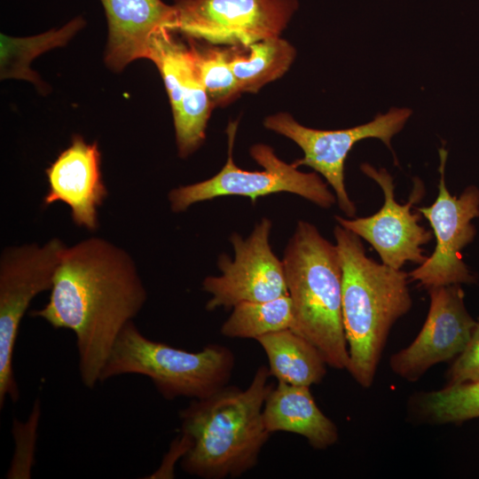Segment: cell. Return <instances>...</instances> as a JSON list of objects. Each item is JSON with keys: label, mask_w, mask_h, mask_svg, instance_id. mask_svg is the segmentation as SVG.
Masks as SVG:
<instances>
[{"label": "cell", "mask_w": 479, "mask_h": 479, "mask_svg": "<svg viewBox=\"0 0 479 479\" xmlns=\"http://www.w3.org/2000/svg\"><path fill=\"white\" fill-rule=\"evenodd\" d=\"M263 417L269 433L300 435L314 449H326L339 438L336 425L318 408L310 387L279 381L266 397Z\"/></svg>", "instance_id": "e0dca14e"}, {"label": "cell", "mask_w": 479, "mask_h": 479, "mask_svg": "<svg viewBox=\"0 0 479 479\" xmlns=\"http://www.w3.org/2000/svg\"><path fill=\"white\" fill-rule=\"evenodd\" d=\"M237 122H230L227 160L221 170L212 177L188 185L179 186L169 192L173 212H184L192 204L229 195L247 197L253 203L259 197L277 192L297 194L314 204L328 208L337 200L328 189V184L316 173L300 171L275 153L269 145L255 144L250 147L251 157L263 170H244L233 161V145Z\"/></svg>", "instance_id": "8992f818"}, {"label": "cell", "mask_w": 479, "mask_h": 479, "mask_svg": "<svg viewBox=\"0 0 479 479\" xmlns=\"http://www.w3.org/2000/svg\"><path fill=\"white\" fill-rule=\"evenodd\" d=\"M428 290L429 310L421 330L389 360L391 370L408 381H418L433 365L459 355L476 324L466 309L460 285Z\"/></svg>", "instance_id": "4fadbf2b"}, {"label": "cell", "mask_w": 479, "mask_h": 479, "mask_svg": "<svg viewBox=\"0 0 479 479\" xmlns=\"http://www.w3.org/2000/svg\"><path fill=\"white\" fill-rule=\"evenodd\" d=\"M190 45L197 73L213 106H224L234 101L242 92L231 66L232 47Z\"/></svg>", "instance_id": "603a6c76"}, {"label": "cell", "mask_w": 479, "mask_h": 479, "mask_svg": "<svg viewBox=\"0 0 479 479\" xmlns=\"http://www.w3.org/2000/svg\"><path fill=\"white\" fill-rule=\"evenodd\" d=\"M334 235L342 269L347 371L367 389L374 381L391 327L412 308L409 274L368 257L361 239L340 224Z\"/></svg>", "instance_id": "3957f363"}, {"label": "cell", "mask_w": 479, "mask_h": 479, "mask_svg": "<svg viewBox=\"0 0 479 479\" xmlns=\"http://www.w3.org/2000/svg\"><path fill=\"white\" fill-rule=\"evenodd\" d=\"M270 370L261 365L249 386H225L193 399L179 412L188 448L181 459L185 472L204 479L235 478L255 467L271 433L263 410L272 389Z\"/></svg>", "instance_id": "7a4b0ae2"}, {"label": "cell", "mask_w": 479, "mask_h": 479, "mask_svg": "<svg viewBox=\"0 0 479 479\" xmlns=\"http://www.w3.org/2000/svg\"><path fill=\"white\" fill-rule=\"evenodd\" d=\"M232 312L221 327L230 338L257 340L265 334L291 328L292 302L289 295L263 302H243L232 307Z\"/></svg>", "instance_id": "44dd1931"}, {"label": "cell", "mask_w": 479, "mask_h": 479, "mask_svg": "<svg viewBox=\"0 0 479 479\" xmlns=\"http://www.w3.org/2000/svg\"><path fill=\"white\" fill-rule=\"evenodd\" d=\"M412 114L409 108H391L371 122L342 130H318L299 123L290 114L268 115L263 126L294 141L303 157L292 162L296 168L308 166L323 176L335 192L339 208L348 217L356 216L355 203L344 183V165L354 145L365 138H378L392 151L391 139L401 131Z\"/></svg>", "instance_id": "ba28073f"}, {"label": "cell", "mask_w": 479, "mask_h": 479, "mask_svg": "<svg viewBox=\"0 0 479 479\" xmlns=\"http://www.w3.org/2000/svg\"><path fill=\"white\" fill-rule=\"evenodd\" d=\"M84 25L85 20L82 17H75L58 29H51L33 36L13 37L1 34V79L25 80L43 89V83L38 74L31 68V62L43 52L66 45Z\"/></svg>", "instance_id": "ffe728a7"}, {"label": "cell", "mask_w": 479, "mask_h": 479, "mask_svg": "<svg viewBox=\"0 0 479 479\" xmlns=\"http://www.w3.org/2000/svg\"><path fill=\"white\" fill-rule=\"evenodd\" d=\"M243 48L232 47L231 66L241 92L256 93L282 77L296 57L295 48L280 36L257 41Z\"/></svg>", "instance_id": "d6986e66"}, {"label": "cell", "mask_w": 479, "mask_h": 479, "mask_svg": "<svg viewBox=\"0 0 479 479\" xmlns=\"http://www.w3.org/2000/svg\"><path fill=\"white\" fill-rule=\"evenodd\" d=\"M48 302L30 313L75 335L82 384L93 389L123 328L139 313L146 289L131 256L99 237L66 247Z\"/></svg>", "instance_id": "6da1fadb"}, {"label": "cell", "mask_w": 479, "mask_h": 479, "mask_svg": "<svg viewBox=\"0 0 479 479\" xmlns=\"http://www.w3.org/2000/svg\"><path fill=\"white\" fill-rule=\"evenodd\" d=\"M176 32L213 45L246 49L280 36L298 0H174Z\"/></svg>", "instance_id": "9c48e42d"}, {"label": "cell", "mask_w": 479, "mask_h": 479, "mask_svg": "<svg viewBox=\"0 0 479 479\" xmlns=\"http://www.w3.org/2000/svg\"><path fill=\"white\" fill-rule=\"evenodd\" d=\"M416 404L420 415L434 423H461L479 418V381L421 393Z\"/></svg>", "instance_id": "7402d4cb"}, {"label": "cell", "mask_w": 479, "mask_h": 479, "mask_svg": "<svg viewBox=\"0 0 479 479\" xmlns=\"http://www.w3.org/2000/svg\"><path fill=\"white\" fill-rule=\"evenodd\" d=\"M108 26L105 62L114 71L130 62L150 60L154 37L175 31L176 11L162 0H99Z\"/></svg>", "instance_id": "2e32d148"}, {"label": "cell", "mask_w": 479, "mask_h": 479, "mask_svg": "<svg viewBox=\"0 0 479 479\" xmlns=\"http://www.w3.org/2000/svg\"><path fill=\"white\" fill-rule=\"evenodd\" d=\"M271 222L263 217L244 240L237 232L230 237L235 257H218L220 276H208L202 288L211 294L206 309L232 308L243 302H263L288 295L283 263L271 250Z\"/></svg>", "instance_id": "8fae6325"}, {"label": "cell", "mask_w": 479, "mask_h": 479, "mask_svg": "<svg viewBox=\"0 0 479 479\" xmlns=\"http://www.w3.org/2000/svg\"><path fill=\"white\" fill-rule=\"evenodd\" d=\"M292 302L294 332L311 342L327 365L347 370L349 362L342 321V269L336 245L317 227L298 221L282 259Z\"/></svg>", "instance_id": "277c9868"}, {"label": "cell", "mask_w": 479, "mask_h": 479, "mask_svg": "<svg viewBox=\"0 0 479 479\" xmlns=\"http://www.w3.org/2000/svg\"><path fill=\"white\" fill-rule=\"evenodd\" d=\"M360 169L380 185L383 205L366 217L335 216L338 224L370 243L389 267L401 270L407 262L421 264L428 258L421 247L430 241L432 233L419 224L420 213H412V208L424 195L422 182L415 179L408 202L401 205L395 200L393 177L385 169H376L368 163H363Z\"/></svg>", "instance_id": "7c38bea8"}, {"label": "cell", "mask_w": 479, "mask_h": 479, "mask_svg": "<svg viewBox=\"0 0 479 479\" xmlns=\"http://www.w3.org/2000/svg\"><path fill=\"white\" fill-rule=\"evenodd\" d=\"M264 350L271 375L279 381L310 387L324 379L326 363L308 340L287 328L256 340Z\"/></svg>", "instance_id": "ac0fdd59"}, {"label": "cell", "mask_w": 479, "mask_h": 479, "mask_svg": "<svg viewBox=\"0 0 479 479\" xmlns=\"http://www.w3.org/2000/svg\"><path fill=\"white\" fill-rule=\"evenodd\" d=\"M232 351L209 344L190 352L145 337L130 322L121 332L101 373V381L122 374L148 377L168 400L206 398L227 386L234 368Z\"/></svg>", "instance_id": "5b68a950"}, {"label": "cell", "mask_w": 479, "mask_h": 479, "mask_svg": "<svg viewBox=\"0 0 479 479\" xmlns=\"http://www.w3.org/2000/svg\"><path fill=\"white\" fill-rule=\"evenodd\" d=\"M169 29L153 40L151 58L157 67L169 98L178 155L185 158L204 142L214 106L197 73L191 45Z\"/></svg>", "instance_id": "5bb4252c"}, {"label": "cell", "mask_w": 479, "mask_h": 479, "mask_svg": "<svg viewBox=\"0 0 479 479\" xmlns=\"http://www.w3.org/2000/svg\"><path fill=\"white\" fill-rule=\"evenodd\" d=\"M66 246L53 238L5 247L0 257V407L16 402L20 390L13 373V351L20 322L32 300L51 290Z\"/></svg>", "instance_id": "52a82bcc"}, {"label": "cell", "mask_w": 479, "mask_h": 479, "mask_svg": "<svg viewBox=\"0 0 479 479\" xmlns=\"http://www.w3.org/2000/svg\"><path fill=\"white\" fill-rule=\"evenodd\" d=\"M447 156V150L442 146L438 195L435 202L417 208L429 222L436 244L432 255L411 271L409 277L427 289L475 281L463 262L461 251L476 234L471 221L479 216V189L470 185L459 197L450 193L444 177Z\"/></svg>", "instance_id": "30bf717a"}, {"label": "cell", "mask_w": 479, "mask_h": 479, "mask_svg": "<svg viewBox=\"0 0 479 479\" xmlns=\"http://www.w3.org/2000/svg\"><path fill=\"white\" fill-rule=\"evenodd\" d=\"M45 173L49 190L43 205L64 202L70 207L75 225L90 231L98 229V209L107 196L98 143H86L82 137L75 135Z\"/></svg>", "instance_id": "9a60e30c"}, {"label": "cell", "mask_w": 479, "mask_h": 479, "mask_svg": "<svg viewBox=\"0 0 479 479\" xmlns=\"http://www.w3.org/2000/svg\"><path fill=\"white\" fill-rule=\"evenodd\" d=\"M447 385H460L479 381V320L471 338L447 373Z\"/></svg>", "instance_id": "cb8c5ba5"}]
</instances>
